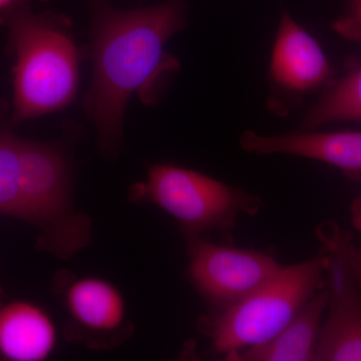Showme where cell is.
I'll use <instances>...</instances> for the list:
<instances>
[{"label": "cell", "mask_w": 361, "mask_h": 361, "mask_svg": "<svg viewBox=\"0 0 361 361\" xmlns=\"http://www.w3.org/2000/svg\"><path fill=\"white\" fill-rule=\"evenodd\" d=\"M92 77L85 106L101 148L115 154L122 146L130 99L155 103L161 82L180 68L179 59L166 51V44L186 26L187 9L184 0L130 11L92 0Z\"/></svg>", "instance_id": "obj_1"}, {"label": "cell", "mask_w": 361, "mask_h": 361, "mask_svg": "<svg viewBox=\"0 0 361 361\" xmlns=\"http://www.w3.org/2000/svg\"><path fill=\"white\" fill-rule=\"evenodd\" d=\"M0 25L8 30L16 56L13 122L49 115L73 104L80 84V51L68 20L33 14L28 6L2 18Z\"/></svg>", "instance_id": "obj_2"}, {"label": "cell", "mask_w": 361, "mask_h": 361, "mask_svg": "<svg viewBox=\"0 0 361 361\" xmlns=\"http://www.w3.org/2000/svg\"><path fill=\"white\" fill-rule=\"evenodd\" d=\"M70 160L56 142L20 145V219L39 229L40 250L68 260L89 244L90 222L75 212Z\"/></svg>", "instance_id": "obj_3"}, {"label": "cell", "mask_w": 361, "mask_h": 361, "mask_svg": "<svg viewBox=\"0 0 361 361\" xmlns=\"http://www.w3.org/2000/svg\"><path fill=\"white\" fill-rule=\"evenodd\" d=\"M325 284L322 254L280 268L274 276L228 306L211 325L214 348L227 357L277 336Z\"/></svg>", "instance_id": "obj_4"}, {"label": "cell", "mask_w": 361, "mask_h": 361, "mask_svg": "<svg viewBox=\"0 0 361 361\" xmlns=\"http://www.w3.org/2000/svg\"><path fill=\"white\" fill-rule=\"evenodd\" d=\"M135 201L165 211L190 238L210 230L232 228L240 213H257L260 202L242 190L190 169L155 164L145 182L130 189Z\"/></svg>", "instance_id": "obj_5"}, {"label": "cell", "mask_w": 361, "mask_h": 361, "mask_svg": "<svg viewBox=\"0 0 361 361\" xmlns=\"http://www.w3.org/2000/svg\"><path fill=\"white\" fill-rule=\"evenodd\" d=\"M339 230L331 222L316 230L322 245L329 311L320 331L315 360L361 361V291L342 251Z\"/></svg>", "instance_id": "obj_6"}, {"label": "cell", "mask_w": 361, "mask_h": 361, "mask_svg": "<svg viewBox=\"0 0 361 361\" xmlns=\"http://www.w3.org/2000/svg\"><path fill=\"white\" fill-rule=\"evenodd\" d=\"M189 277L207 300L228 306L274 276L277 261L261 252L243 250L191 238Z\"/></svg>", "instance_id": "obj_7"}, {"label": "cell", "mask_w": 361, "mask_h": 361, "mask_svg": "<svg viewBox=\"0 0 361 361\" xmlns=\"http://www.w3.org/2000/svg\"><path fill=\"white\" fill-rule=\"evenodd\" d=\"M269 75L278 89L304 94L329 84L331 66L317 40L282 13L271 54Z\"/></svg>", "instance_id": "obj_8"}, {"label": "cell", "mask_w": 361, "mask_h": 361, "mask_svg": "<svg viewBox=\"0 0 361 361\" xmlns=\"http://www.w3.org/2000/svg\"><path fill=\"white\" fill-rule=\"evenodd\" d=\"M63 297L73 329L82 334L80 341L99 345L120 341L121 332L128 334L125 299L108 280L73 279L66 285Z\"/></svg>", "instance_id": "obj_9"}, {"label": "cell", "mask_w": 361, "mask_h": 361, "mask_svg": "<svg viewBox=\"0 0 361 361\" xmlns=\"http://www.w3.org/2000/svg\"><path fill=\"white\" fill-rule=\"evenodd\" d=\"M240 145L255 155H292L334 166L351 178L361 177V132H296L282 135L243 133Z\"/></svg>", "instance_id": "obj_10"}, {"label": "cell", "mask_w": 361, "mask_h": 361, "mask_svg": "<svg viewBox=\"0 0 361 361\" xmlns=\"http://www.w3.org/2000/svg\"><path fill=\"white\" fill-rule=\"evenodd\" d=\"M58 344V330L47 311L26 301L0 304V355L11 361H42Z\"/></svg>", "instance_id": "obj_11"}, {"label": "cell", "mask_w": 361, "mask_h": 361, "mask_svg": "<svg viewBox=\"0 0 361 361\" xmlns=\"http://www.w3.org/2000/svg\"><path fill=\"white\" fill-rule=\"evenodd\" d=\"M329 304L326 289L316 292L295 317L270 341L242 349L229 356L231 360L308 361L315 360L322 331L323 312Z\"/></svg>", "instance_id": "obj_12"}, {"label": "cell", "mask_w": 361, "mask_h": 361, "mask_svg": "<svg viewBox=\"0 0 361 361\" xmlns=\"http://www.w3.org/2000/svg\"><path fill=\"white\" fill-rule=\"evenodd\" d=\"M339 122L361 123V59L349 66L341 78L329 84L304 118L302 128L314 129Z\"/></svg>", "instance_id": "obj_13"}, {"label": "cell", "mask_w": 361, "mask_h": 361, "mask_svg": "<svg viewBox=\"0 0 361 361\" xmlns=\"http://www.w3.org/2000/svg\"><path fill=\"white\" fill-rule=\"evenodd\" d=\"M20 145L13 135L0 134V214L20 218Z\"/></svg>", "instance_id": "obj_14"}, {"label": "cell", "mask_w": 361, "mask_h": 361, "mask_svg": "<svg viewBox=\"0 0 361 361\" xmlns=\"http://www.w3.org/2000/svg\"><path fill=\"white\" fill-rule=\"evenodd\" d=\"M339 240L344 256L356 284L361 291V249L353 244V238L348 232L339 230Z\"/></svg>", "instance_id": "obj_15"}, {"label": "cell", "mask_w": 361, "mask_h": 361, "mask_svg": "<svg viewBox=\"0 0 361 361\" xmlns=\"http://www.w3.org/2000/svg\"><path fill=\"white\" fill-rule=\"evenodd\" d=\"M350 6V18L339 23L338 30L344 32H361V0H349Z\"/></svg>", "instance_id": "obj_16"}, {"label": "cell", "mask_w": 361, "mask_h": 361, "mask_svg": "<svg viewBox=\"0 0 361 361\" xmlns=\"http://www.w3.org/2000/svg\"><path fill=\"white\" fill-rule=\"evenodd\" d=\"M35 1H47V0H0V20L9 14L30 6V4Z\"/></svg>", "instance_id": "obj_17"}, {"label": "cell", "mask_w": 361, "mask_h": 361, "mask_svg": "<svg viewBox=\"0 0 361 361\" xmlns=\"http://www.w3.org/2000/svg\"><path fill=\"white\" fill-rule=\"evenodd\" d=\"M351 211H353V225L355 226L356 230L361 234V198L355 201Z\"/></svg>", "instance_id": "obj_18"}, {"label": "cell", "mask_w": 361, "mask_h": 361, "mask_svg": "<svg viewBox=\"0 0 361 361\" xmlns=\"http://www.w3.org/2000/svg\"><path fill=\"white\" fill-rule=\"evenodd\" d=\"M2 296H4V290H2L1 284H0V301H1Z\"/></svg>", "instance_id": "obj_19"}]
</instances>
